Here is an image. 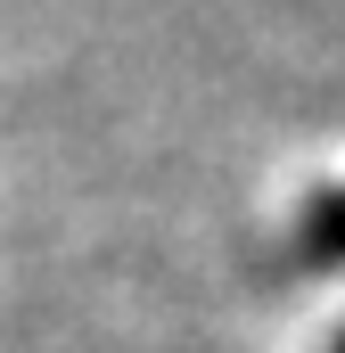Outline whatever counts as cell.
<instances>
[{
    "mask_svg": "<svg viewBox=\"0 0 345 353\" xmlns=\"http://www.w3.org/2000/svg\"><path fill=\"white\" fill-rule=\"evenodd\" d=\"M337 353H345V337H337Z\"/></svg>",
    "mask_w": 345,
    "mask_h": 353,
    "instance_id": "obj_2",
    "label": "cell"
},
{
    "mask_svg": "<svg viewBox=\"0 0 345 353\" xmlns=\"http://www.w3.org/2000/svg\"><path fill=\"white\" fill-rule=\"evenodd\" d=\"M296 255H304V271H337L345 263V189H321L304 214H296Z\"/></svg>",
    "mask_w": 345,
    "mask_h": 353,
    "instance_id": "obj_1",
    "label": "cell"
}]
</instances>
